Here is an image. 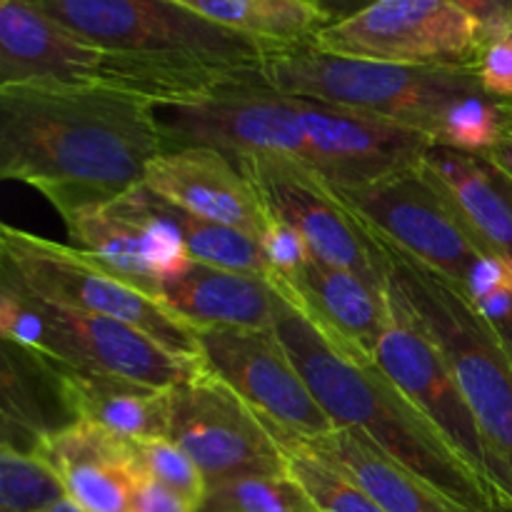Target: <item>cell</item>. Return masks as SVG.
Here are the masks:
<instances>
[{"label": "cell", "mask_w": 512, "mask_h": 512, "mask_svg": "<svg viewBox=\"0 0 512 512\" xmlns=\"http://www.w3.org/2000/svg\"><path fill=\"white\" fill-rule=\"evenodd\" d=\"M158 108L105 85L0 88V175L38 190L60 218L143 185L165 153Z\"/></svg>", "instance_id": "obj_1"}, {"label": "cell", "mask_w": 512, "mask_h": 512, "mask_svg": "<svg viewBox=\"0 0 512 512\" xmlns=\"http://www.w3.org/2000/svg\"><path fill=\"white\" fill-rule=\"evenodd\" d=\"M273 330L335 428L370 440L463 510L488 512L493 490L378 365L343 353L278 290Z\"/></svg>", "instance_id": "obj_2"}, {"label": "cell", "mask_w": 512, "mask_h": 512, "mask_svg": "<svg viewBox=\"0 0 512 512\" xmlns=\"http://www.w3.org/2000/svg\"><path fill=\"white\" fill-rule=\"evenodd\" d=\"M258 73L280 93L363 110L408 125L433 143L455 105L485 93L475 65H398L343 58L323 53L313 43L268 55Z\"/></svg>", "instance_id": "obj_3"}, {"label": "cell", "mask_w": 512, "mask_h": 512, "mask_svg": "<svg viewBox=\"0 0 512 512\" xmlns=\"http://www.w3.org/2000/svg\"><path fill=\"white\" fill-rule=\"evenodd\" d=\"M373 233L388 263V283L438 340L453 373L493 445L512 473V363L473 300L445 275Z\"/></svg>", "instance_id": "obj_4"}, {"label": "cell", "mask_w": 512, "mask_h": 512, "mask_svg": "<svg viewBox=\"0 0 512 512\" xmlns=\"http://www.w3.org/2000/svg\"><path fill=\"white\" fill-rule=\"evenodd\" d=\"M0 280L45 303L128 323L170 353L200 360L195 325L75 245L55 243L5 223L0 228Z\"/></svg>", "instance_id": "obj_5"}, {"label": "cell", "mask_w": 512, "mask_h": 512, "mask_svg": "<svg viewBox=\"0 0 512 512\" xmlns=\"http://www.w3.org/2000/svg\"><path fill=\"white\" fill-rule=\"evenodd\" d=\"M60 25L110 53L160 63L258 68L283 45L210 23L175 0H28Z\"/></svg>", "instance_id": "obj_6"}, {"label": "cell", "mask_w": 512, "mask_h": 512, "mask_svg": "<svg viewBox=\"0 0 512 512\" xmlns=\"http://www.w3.org/2000/svg\"><path fill=\"white\" fill-rule=\"evenodd\" d=\"M333 190L365 225L430 270L445 275L473 303L498 290H512V263L478 243L418 168L378 183Z\"/></svg>", "instance_id": "obj_7"}, {"label": "cell", "mask_w": 512, "mask_h": 512, "mask_svg": "<svg viewBox=\"0 0 512 512\" xmlns=\"http://www.w3.org/2000/svg\"><path fill=\"white\" fill-rule=\"evenodd\" d=\"M390 295L393 323L375 350V365L418 405L425 418L433 420L455 453L493 493L512 495V473L485 438L438 340L393 288Z\"/></svg>", "instance_id": "obj_8"}, {"label": "cell", "mask_w": 512, "mask_h": 512, "mask_svg": "<svg viewBox=\"0 0 512 512\" xmlns=\"http://www.w3.org/2000/svg\"><path fill=\"white\" fill-rule=\"evenodd\" d=\"M168 148L205 145L230 155H283L308 165V133L298 100L270 88L258 68L205 98L158 108Z\"/></svg>", "instance_id": "obj_9"}, {"label": "cell", "mask_w": 512, "mask_h": 512, "mask_svg": "<svg viewBox=\"0 0 512 512\" xmlns=\"http://www.w3.org/2000/svg\"><path fill=\"white\" fill-rule=\"evenodd\" d=\"M310 43L343 58L455 68L475 65L483 50L478 23L455 0H373Z\"/></svg>", "instance_id": "obj_10"}, {"label": "cell", "mask_w": 512, "mask_h": 512, "mask_svg": "<svg viewBox=\"0 0 512 512\" xmlns=\"http://www.w3.org/2000/svg\"><path fill=\"white\" fill-rule=\"evenodd\" d=\"M270 218L298 230L315 260L388 288V263L368 225L315 170L283 155H235Z\"/></svg>", "instance_id": "obj_11"}, {"label": "cell", "mask_w": 512, "mask_h": 512, "mask_svg": "<svg viewBox=\"0 0 512 512\" xmlns=\"http://www.w3.org/2000/svg\"><path fill=\"white\" fill-rule=\"evenodd\" d=\"M168 438L193 458L208 488L250 475L288 473V455L270 425L205 368L170 388Z\"/></svg>", "instance_id": "obj_12"}, {"label": "cell", "mask_w": 512, "mask_h": 512, "mask_svg": "<svg viewBox=\"0 0 512 512\" xmlns=\"http://www.w3.org/2000/svg\"><path fill=\"white\" fill-rule=\"evenodd\" d=\"M200 363L233 388L275 435L313 440L335 430L275 330L200 328Z\"/></svg>", "instance_id": "obj_13"}, {"label": "cell", "mask_w": 512, "mask_h": 512, "mask_svg": "<svg viewBox=\"0 0 512 512\" xmlns=\"http://www.w3.org/2000/svg\"><path fill=\"white\" fill-rule=\"evenodd\" d=\"M0 285H8L20 298L28 300L40 318L38 345L25 353L45 355L85 373L133 380V383L158 390H170L203 373L200 360L170 353L158 340L133 325L105 318V315L45 303L3 280Z\"/></svg>", "instance_id": "obj_14"}, {"label": "cell", "mask_w": 512, "mask_h": 512, "mask_svg": "<svg viewBox=\"0 0 512 512\" xmlns=\"http://www.w3.org/2000/svg\"><path fill=\"white\" fill-rule=\"evenodd\" d=\"M295 100L308 133V168L333 188H358L418 168L433 145L428 135L363 110Z\"/></svg>", "instance_id": "obj_15"}, {"label": "cell", "mask_w": 512, "mask_h": 512, "mask_svg": "<svg viewBox=\"0 0 512 512\" xmlns=\"http://www.w3.org/2000/svg\"><path fill=\"white\" fill-rule=\"evenodd\" d=\"M120 55L88 43L28 0H0V88L25 83L115 88Z\"/></svg>", "instance_id": "obj_16"}, {"label": "cell", "mask_w": 512, "mask_h": 512, "mask_svg": "<svg viewBox=\"0 0 512 512\" xmlns=\"http://www.w3.org/2000/svg\"><path fill=\"white\" fill-rule=\"evenodd\" d=\"M143 185L195 218L243 230L258 240L273 223L253 183L240 173L235 160L205 145L168 148L160 153L148 165Z\"/></svg>", "instance_id": "obj_17"}, {"label": "cell", "mask_w": 512, "mask_h": 512, "mask_svg": "<svg viewBox=\"0 0 512 512\" xmlns=\"http://www.w3.org/2000/svg\"><path fill=\"white\" fill-rule=\"evenodd\" d=\"M343 353L375 363V350L393 323V295L353 270L310 258L290 278L270 280Z\"/></svg>", "instance_id": "obj_18"}, {"label": "cell", "mask_w": 512, "mask_h": 512, "mask_svg": "<svg viewBox=\"0 0 512 512\" xmlns=\"http://www.w3.org/2000/svg\"><path fill=\"white\" fill-rule=\"evenodd\" d=\"M65 485V493L85 512H133L138 478L133 440L100 425L70 420L43 435L33 448Z\"/></svg>", "instance_id": "obj_19"}, {"label": "cell", "mask_w": 512, "mask_h": 512, "mask_svg": "<svg viewBox=\"0 0 512 512\" xmlns=\"http://www.w3.org/2000/svg\"><path fill=\"white\" fill-rule=\"evenodd\" d=\"M18 353L38 370L50 393L73 420L100 425L128 440L170 435V390H158L110 375L85 373L60 360L25 353V350Z\"/></svg>", "instance_id": "obj_20"}, {"label": "cell", "mask_w": 512, "mask_h": 512, "mask_svg": "<svg viewBox=\"0 0 512 512\" xmlns=\"http://www.w3.org/2000/svg\"><path fill=\"white\" fill-rule=\"evenodd\" d=\"M418 173L460 215L488 253L512 263V175L488 153L430 145Z\"/></svg>", "instance_id": "obj_21"}, {"label": "cell", "mask_w": 512, "mask_h": 512, "mask_svg": "<svg viewBox=\"0 0 512 512\" xmlns=\"http://www.w3.org/2000/svg\"><path fill=\"white\" fill-rule=\"evenodd\" d=\"M158 300L198 330H273L275 323V288L270 280L195 260L185 273L160 283Z\"/></svg>", "instance_id": "obj_22"}, {"label": "cell", "mask_w": 512, "mask_h": 512, "mask_svg": "<svg viewBox=\"0 0 512 512\" xmlns=\"http://www.w3.org/2000/svg\"><path fill=\"white\" fill-rule=\"evenodd\" d=\"M275 438H288V435H275ZM290 440L300 443L310 453L318 455L320 460L348 475L385 512H468L450 498H445L443 493H438L433 485L415 478L410 470L380 453L370 440L360 438L353 430L335 428L333 433L313 440Z\"/></svg>", "instance_id": "obj_23"}, {"label": "cell", "mask_w": 512, "mask_h": 512, "mask_svg": "<svg viewBox=\"0 0 512 512\" xmlns=\"http://www.w3.org/2000/svg\"><path fill=\"white\" fill-rule=\"evenodd\" d=\"M210 23L235 33L265 40V43L293 45L310 43L320 28L328 25V13L318 0H175Z\"/></svg>", "instance_id": "obj_24"}, {"label": "cell", "mask_w": 512, "mask_h": 512, "mask_svg": "<svg viewBox=\"0 0 512 512\" xmlns=\"http://www.w3.org/2000/svg\"><path fill=\"white\" fill-rule=\"evenodd\" d=\"M63 223L75 248L90 253L130 285L158 298L160 283L145 263L143 228L115 200L68 215Z\"/></svg>", "instance_id": "obj_25"}, {"label": "cell", "mask_w": 512, "mask_h": 512, "mask_svg": "<svg viewBox=\"0 0 512 512\" xmlns=\"http://www.w3.org/2000/svg\"><path fill=\"white\" fill-rule=\"evenodd\" d=\"M155 205L160 213L178 228L185 248L195 263H208L215 268L238 270V273L260 275L265 280H273V268L263 253V245L258 238L243 233V230L228 228V225L210 223V220L195 218L185 210L175 208L173 203L163 200L153 193Z\"/></svg>", "instance_id": "obj_26"}, {"label": "cell", "mask_w": 512, "mask_h": 512, "mask_svg": "<svg viewBox=\"0 0 512 512\" xmlns=\"http://www.w3.org/2000/svg\"><path fill=\"white\" fill-rule=\"evenodd\" d=\"M195 512H318L290 473L210 485Z\"/></svg>", "instance_id": "obj_27"}, {"label": "cell", "mask_w": 512, "mask_h": 512, "mask_svg": "<svg viewBox=\"0 0 512 512\" xmlns=\"http://www.w3.org/2000/svg\"><path fill=\"white\" fill-rule=\"evenodd\" d=\"M288 455V473L308 493L318 512H385L358 483L290 438H278Z\"/></svg>", "instance_id": "obj_28"}, {"label": "cell", "mask_w": 512, "mask_h": 512, "mask_svg": "<svg viewBox=\"0 0 512 512\" xmlns=\"http://www.w3.org/2000/svg\"><path fill=\"white\" fill-rule=\"evenodd\" d=\"M35 370L23 355L5 345L3 353V443L33 453L43 435L53 433V425L45 423V410L40 393L33 385Z\"/></svg>", "instance_id": "obj_29"}, {"label": "cell", "mask_w": 512, "mask_h": 512, "mask_svg": "<svg viewBox=\"0 0 512 512\" xmlns=\"http://www.w3.org/2000/svg\"><path fill=\"white\" fill-rule=\"evenodd\" d=\"M68 498L65 485L33 453L3 443L0 448V512H40Z\"/></svg>", "instance_id": "obj_30"}, {"label": "cell", "mask_w": 512, "mask_h": 512, "mask_svg": "<svg viewBox=\"0 0 512 512\" xmlns=\"http://www.w3.org/2000/svg\"><path fill=\"white\" fill-rule=\"evenodd\" d=\"M133 448L140 473L158 480L173 493L183 495L188 503L198 508L200 500L205 498L208 483H205L203 473L193 463V458L178 443H173L170 438H148L133 440Z\"/></svg>", "instance_id": "obj_31"}, {"label": "cell", "mask_w": 512, "mask_h": 512, "mask_svg": "<svg viewBox=\"0 0 512 512\" xmlns=\"http://www.w3.org/2000/svg\"><path fill=\"white\" fill-rule=\"evenodd\" d=\"M260 245H263L265 258L273 268V278H290L313 258L303 235L290 225L280 223V220H273L268 225V230L260 238Z\"/></svg>", "instance_id": "obj_32"}, {"label": "cell", "mask_w": 512, "mask_h": 512, "mask_svg": "<svg viewBox=\"0 0 512 512\" xmlns=\"http://www.w3.org/2000/svg\"><path fill=\"white\" fill-rule=\"evenodd\" d=\"M475 68L485 93L498 100H512V33L485 43Z\"/></svg>", "instance_id": "obj_33"}, {"label": "cell", "mask_w": 512, "mask_h": 512, "mask_svg": "<svg viewBox=\"0 0 512 512\" xmlns=\"http://www.w3.org/2000/svg\"><path fill=\"white\" fill-rule=\"evenodd\" d=\"M455 3L478 23L483 45L512 33V0H455Z\"/></svg>", "instance_id": "obj_34"}, {"label": "cell", "mask_w": 512, "mask_h": 512, "mask_svg": "<svg viewBox=\"0 0 512 512\" xmlns=\"http://www.w3.org/2000/svg\"><path fill=\"white\" fill-rule=\"evenodd\" d=\"M133 512H195V505L138 470L133 488Z\"/></svg>", "instance_id": "obj_35"}, {"label": "cell", "mask_w": 512, "mask_h": 512, "mask_svg": "<svg viewBox=\"0 0 512 512\" xmlns=\"http://www.w3.org/2000/svg\"><path fill=\"white\" fill-rule=\"evenodd\" d=\"M475 308L480 310V315H483L490 323V328L495 330L500 345H503V350L508 353L512 363V290H498V293L478 300Z\"/></svg>", "instance_id": "obj_36"}, {"label": "cell", "mask_w": 512, "mask_h": 512, "mask_svg": "<svg viewBox=\"0 0 512 512\" xmlns=\"http://www.w3.org/2000/svg\"><path fill=\"white\" fill-rule=\"evenodd\" d=\"M488 155L512 175V100H508V118H505L503 140L493 150H488Z\"/></svg>", "instance_id": "obj_37"}, {"label": "cell", "mask_w": 512, "mask_h": 512, "mask_svg": "<svg viewBox=\"0 0 512 512\" xmlns=\"http://www.w3.org/2000/svg\"><path fill=\"white\" fill-rule=\"evenodd\" d=\"M488 512H512V495H505L500 493V490H495L493 498H490Z\"/></svg>", "instance_id": "obj_38"}, {"label": "cell", "mask_w": 512, "mask_h": 512, "mask_svg": "<svg viewBox=\"0 0 512 512\" xmlns=\"http://www.w3.org/2000/svg\"><path fill=\"white\" fill-rule=\"evenodd\" d=\"M40 512H85V510L80 508L78 503H73V500H70V498H63V500H58V503H55V505H50V508H45V510H40Z\"/></svg>", "instance_id": "obj_39"}]
</instances>
